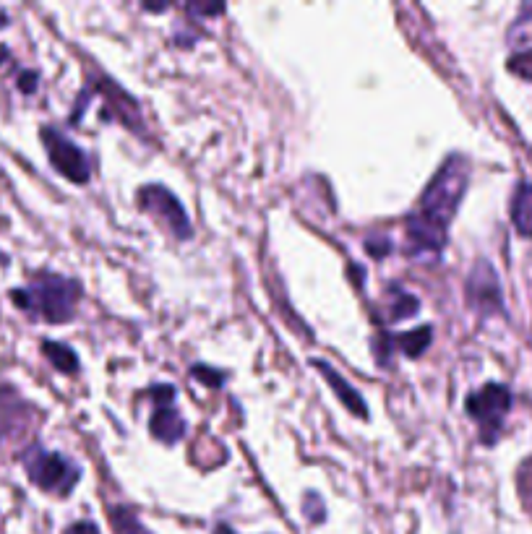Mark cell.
<instances>
[{
  "instance_id": "obj_25",
  "label": "cell",
  "mask_w": 532,
  "mask_h": 534,
  "mask_svg": "<svg viewBox=\"0 0 532 534\" xmlns=\"http://www.w3.org/2000/svg\"><path fill=\"white\" fill-rule=\"evenodd\" d=\"M170 8V3H162V6H144V11H152V14H162V11H167Z\"/></svg>"
},
{
  "instance_id": "obj_7",
  "label": "cell",
  "mask_w": 532,
  "mask_h": 534,
  "mask_svg": "<svg viewBox=\"0 0 532 534\" xmlns=\"http://www.w3.org/2000/svg\"><path fill=\"white\" fill-rule=\"evenodd\" d=\"M467 305L480 316H499L504 313V295L496 271L488 261H478L467 277Z\"/></svg>"
},
{
  "instance_id": "obj_21",
  "label": "cell",
  "mask_w": 532,
  "mask_h": 534,
  "mask_svg": "<svg viewBox=\"0 0 532 534\" xmlns=\"http://www.w3.org/2000/svg\"><path fill=\"white\" fill-rule=\"evenodd\" d=\"M306 516H311L313 521H316V524H321V521H324V516H326V511H324V503L319 501V495L316 493H311V501H308L306 498Z\"/></svg>"
},
{
  "instance_id": "obj_6",
  "label": "cell",
  "mask_w": 532,
  "mask_h": 534,
  "mask_svg": "<svg viewBox=\"0 0 532 534\" xmlns=\"http://www.w3.org/2000/svg\"><path fill=\"white\" fill-rule=\"evenodd\" d=\"M40 136L42 144H45L47 157H50L53 167L63 175V178L71 180V183L76 185L89 183V175H92V170H89V159L74 141L68 139V136H63L60 131H55V128H42Z\"/></svg>"
},
{
  "instance_id": "obj_19",
  "label": "cell",
  "mask_w": 532,
  "mask_h": 534,
  "mask_svg": "<svg viewBox=\"0 0 532 534\" xmlns=\"http://www.w3.org/2000/svg\"><path fill=\"white\" fill-rule=\"evenodd\" d=\"M506 68L512 73H517L519 79L532 81V50H525V53H517L509 58Z\"/></svg>"
},
{
  "instance_id": "obj_27",
  "label": "cell",
  "mask_w": 532,
  "mask_h": 534,
  "mask_svg": "<svg viewBox=\"0 0 532 534\" xmlns=\"http://www.w3.org/2000/svg\"><path fill=\"white\" fill-rule=\"evenodd\" d=\"M0 261H6V258H3V256H0Z\"/></svg>"
},
{
  "instance_id": "obj_23",
  "label": "cell",
  "mask_w": 532,
  "mask_h": 534,
  "mask_svg": "<svg viewBox=\"0 0 532 534\" xmlns=\"http://www.w3.org/2000/svg\"><path fill=\"white\" fill-rule=\"evenodd\" d=\"M37 81H40V76H37V73L24 71L19 76V89L24 94H34V92H37Z\"/></svg>"
},
{
  "instance_id": "obj_13",
  "label": "cell",
  "mask_w": 532,
  "mask_h": 534,
  "mask_svg": "<svg viewBox=\"0 0 532 534\" xmlns=\"http://www.w3.org/2000/svg\"><path fill=\"white\" fill-rule=\"evenodd\" d=\"M512 222L522 238H532V183H519L514 191Z\"/></svg>"
},
{
  "instance_id": "obj_16",
  "label": "cell",
  "mask_w": 532,
  "mask_h": 534,
  "mask_svg": "<svg viewBox=\"0 0 532 534\" xmlns=\"http://www.w3.org/2000/svg\"><path fill=\"white\" fill-rule=\"evenodd\" d=\"M110 524H113L115 534H152L144 524H141L139 516L133 514L131 508L126 506L110 508Z\"/></svg>"
},
{
  "instance_id": "obj_4",
  "label": "cell",
  "mask_w": 532,
  "mask_h": 534,
  "mask_svg": "<svg viewBox=\"0 0 532 534\" xmlns=\"http://www.w3.org/2000/svg\"><path fill=\"white\" fill-rule=\"evenodd\" d=\"M467 415L478 422L480 441L491 446L499 441L504 420L512 409V391L506 389L504 383H486L483 389L473 391L467 396Z\"/></svg>"
},
{
  "instance_id": "obj_12",
  "label": "cell",
  "mask_w": 532,
  "mask_h": 534,
  "mask_svg": "<svg viewBox=\"0 0 532 534\" xmlns=\"http://www.w3.org/2000/svg\"><path fill=\"white\" fill-rule=\"evenodd\" d=\"M420 310V300L410 292H405L399 284H392L389 290H386V316L392 324H399V321H405V318L418 316Z\"/></svg>"
},
{
  "instance_id": "obj_24",
  "label": "cell",
  "mask_w": 532,
  "mask_h": 534,
  "mask_svg": "<svg viewBox=\"0 0 532 534\" xmlns=\"http://www.w3.org/2000/svg\"><path fill=\"white\" fill-rule=\"evenodd\" d=\"M68 534H100V529H97V524H92V521H79V524L68 529Z\"/></svg>"
},
{
  "instance_id": "obj_22",
  "label": "cell",
  "mask_w": 532,
  "mask_h": 534,
  "mask_svg": "<svg viewBox=\"0 0 532 534\" xmlns=\"http://www.w3.org/2000/svg\"><path fill=\"white\" fill-rule=\"evenodd\" d=\"M186 11H188V14L217 16V14H225V6H220V3H214V6H199V3H188Z\"/></svg>"
},
{
  "instance_id": "obj_10",
  "label": "cell",
  "mask_w": 532,
  "mask_h": 534,
  "mask_svg": "<svg viewBox=\"0 0 532 534\" xmlns=\"http://www.w3.org/2000/svg\"><path fill=\"white\" fill-rule=\"evenodd\" d=\"M94 92L105 99V105L110 107L115 115H118V120L128 128V131H133L136 136L144 133V118H141L139 105H136V102H133V99L128 97V94L123 92L118 84H115V81L100 76V79L94 81Z\"/></svg>"
},
{
  "instance_id": "obj_3",
  "label": "cell",
  "mask_w": 532,
  "mask_h": 534,
  "mask_svg": "<svg viewBox=\"0 0 532 534\" xmlns=\"http://www.w3.org/2000/svg\"><path fill=\"white\" fill-rule=\"evenodd\" d=\"M24 469H27L29 480H32L37 488L55 495L71 493L81 477L79 464H74L63 454L45 451L42 446H32V449L24 454Z\"/></svg>"
},
{
  "instance_id": "obj_8",
  "label": "cell",
  "mask_w": 532,
  "mask_h": 534,
  "mask_svg": "<svg viewBox=\"0 0 532 534\" xmlns=\"http://www.w3.org/2000/svg\"><path fill=\"white\" fill-rule=\"evenodd\" d=\"M149 394H152L154 404H157L152 412V420H149V430H152V436L157 441L173 446V443H178L180 438L186 436V420L175 409V386L162 383V386L149 389Z\"/></svg>"
},
{
  "instance_id": "obj_15",
  "label": "cell",
  "mask_w": 532,
  "mask_h": 534,
  "mask_svg": "<svg viewBox=\"0 0 532 534\" xmlns=\"http://www.w3.org/2000/svg\"><path fill=\"white\" fill-rule=\"evenodd\" d=\"M42 352L60 373H66V376H74L79 373V357L76 352L63 342H42Z\"/></svg>"
},
{
  "instance_id": "obj_17",
  "label": "cell",
  "mask_w": 532,
  "mask_h": 534,
  "mask_svg": "<svg viewBox=\"0 0 532 534\" xmlns=\"http://www.w3.org/2000/svg\"><path fill=\"white\" fill-rule=\"evenodd\" d=\"M517 493L522 498V506H525L527 514L532 516V456L527 459L517 472Z\"/></svg>"
},
{
  "instance_id": "obj_2",
  "label": "cell",
  "mask_w": 532,
  "mask_h": 534,
  "mask_svg": "<svg viewBox=\"0 0 532 534\" xmlns=\"http://www.w3.org/2000/svg\"><path fill=\"white\" fill-rule=\"evenodd\" d=\"M467 183H470V162L465 157L454 154V157L446 159L441 170L426 185L415 214L423 222L436 227V230L446 232L449 222L457 214L459 204H462V198H465Z\"/></svg>"
},
{
  "instance_id": "obj_11",
  "label": "cell",
  "mask_w": 532,
  "mask_h": 534,
  "mask_svg": "<svg viewBox=\"0 0 532 534\" xmlns=\"http://www.w3.org/2000/svg\"><path fill=\"white\" fill-rule=\"evenodd\" d=\"M313 368H319V370H321V376L326 378V383H329V386H332L334 394L340 396V402L345 404V407L350 409V412H355V415L363 417V420H366V417H368V407H366V402H363V399H360V394L353 389V386H350V383L342 381L340 373H337V370H334L332 365L321 363V360H313Z\"/></svg>"
},
{
  "instance_id": "obj_14",
  "label": "cell",
  "mask_w": 532,
  "mask_h": 534,
  "mask_svg": "<svg viewBox=\"0 0 532 534\" xmlns=\"http://www.w3.org/2000/svg\"><path fill=\"white\" fill-rule=\"evenodd\" d=\"M431 339H433L431 326H420V329H415V331H405V334H399V337L392 339V342L397 344L399 350H402V355L415 360V357H420L428 350V347H431Z\"/></svg>"
},
{
  "instance_id": "obj_1",
  "label": "cell",
  "mask_w": 532,
  "mask_h": 534,
  "mask_svg": "<svg viewBox=\"0 0 532 534\" xmlns=\"http://www.w3.org/2000/svg\"><path fill=\"white\" fill-rule=\"evenodd\" d=\"M11 300L27 316L40 318L47 324H68L74 321L81 300V284L76 279L60 277L53 271L34 274L29 287L11 292Z\"/></svg>"
},
{
  "instance_id": "obj_26",
  "label": "cell",
  "mask_w": 532,
  "mask_h": 534,
  "mask_svg": "<svg viewBox=\"0 0 532 534\" xmlns=\"http://www.w3.org/2000/svg\"><path fill=\"white\" fill-rule=\"evenodd\" d=\"M214 534H235V532L230 527H227V524H220V527L214 529Z\"/></svg>"
},
{
  "instance_id": "obj_20",
  "label": "cell",
  "mask_w": 532,
  "mask_h": 534,
  "mask_svg": "<svg viewBox=\"0 0 532 534\" xmlns=\"http://www.w3.org/2000/svg\"><path fill=\"white\" fill-rule=\"evenodd\" d=\"M392 251V240L384 238V235H373L366 240V253L373 258H384L386 253Z\"/></svg>"
},
{
  "instance_id": "obj_18",
  "label": "cell",
  "mask_w": 532,
  "mask_h": 534,
  "mask_svg": "<svg viewBox=\"0 0 532 534\" xmlns=\"http://www.w3.org/2000/svg\"><path fill=\"white\" fill-rule=\"evenodd\" d=\"M191 376L196 378L199 383H207V386H212V389H220L222 383H225V373H222V370L209 368V365H193Z\"/></svg>"
},
{
  "instance_id": "obj_9",
  "label": "cell",
  "mask_w": 532,
  "mask_h": 534,
  "mask_svg": "<svg viewBox=\"0 0 532 534\" xmlns=\"http://www.w3.org/2000/svg\"><path fill=\"white\" fill-rule=\"evenodd\" d=\"M32 422L34 409L14 389L0 386V441H11V438L27 433Z\"/></svg>"
},
{
  "instance_id": "obj_5",
  "label": "cell",
  "mask_w": 532,
  "mask_h": 534,
  "mask_svg": "<svg viewBox=\"0 0 532 534\" xmlns=\"http://www.w3.org/2000/svg\"><path fill=\"white\" fill-rule=\"evenodd\" d=\"M136 201H139L141 209L152 214L157 222H162L167 230L173 232V238L191 240L193 230L186 217V209H183V204L175 198V193L167 191L165 185H144L139 196H136Z\"/></svg>"
}]
</instances>
